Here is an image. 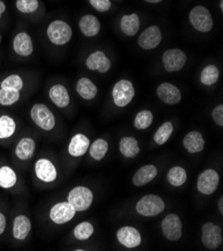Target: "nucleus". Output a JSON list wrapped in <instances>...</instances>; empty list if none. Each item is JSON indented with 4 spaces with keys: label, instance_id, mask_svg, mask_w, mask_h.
Segmentation results:
<instances>
[{
    "label": "nucleus",
    "instance_id": "1",
    "mask_svg": "<svg viewBox=\"0 0 223 251\" xmlns=\"http://www.w3.org/2000/svg\"><path fill=\"white\" fill-rule=\"evenodd\" d=\"M24 80L17 73L9 74L0 81V105L11 106L19 101Z\"/></svg>",
    "mask_w": 223,
    "mask_h": 251
},
{
    "label": "nucleus",
    "instance_id": "2",
    "mask_svg": "<svg viewBox=\"0 0 223 251\" xmlns=\"http://www.w3.org/2000/svg\"><path fill=\"white\" fill-rule=\"evenodd\" d=\"M72 35L71 26L62 19L52 20L46 27V36L50 43L55 46L66 45L71 40Z\"/></svg>",
    "mask_w": 223,
    "mask_h": 251
},
{
    "label": "nucleus",
    "instance_id": "3",
    "mask_svg": "<svg viewBox=\"0 0 223 251\" xmlns=\"http://www.w3.org/2000/svg\"><path fill=\"white\" fill-rule=\"evenodd\" d=\"M30 118L33 123L43 131H51L56 125L53 112L43 103H35L30 108Z\"/></svg>",
    "mask_w": 223,
    "mask_h": 251
},
{
    "label": "nucleus",
    "instance_id": "4",
    "mask_svg": "<svg viewBox=\"0 0 223 251\" xmlns=\"http://www.w3.org/2000/svg\"><path fill=\"white\" fill-rule=\"evenodd\" d=\"M189 21L193 28L199 32H209L213 28V18L210 11L202 5L194 6L189 12Z\"/></svg>",
    "mask_w": 223,
    "mask_h": 251
},
{
    "label": "nucleus",
    "instance_id": "5",
    "mask_svg": "<svg viewBox=\"0 0 223 251\" xmlns=\"http://www.w3.org/2000/svg\"><path fill=\"white\" fill-rule=\"evenodd\" d=\"M67 201L76 210V212L85 211L92 204L93 193L85 186H76L69 191Z\"/></svg>",
    "mask_w": 223,
    "mask_h": 251
},
{
    "label": "nucleus",
    "instance_id": "6",
    "mask_svg": "<svg viewBox=\"0 0 223 251\" xmlns=\"http://www.w3.org/2000/svg\"><path fill=\"white\" fill-rule=\"evenodd\" d=\"M165 208L164 201L161 197L155 194H147L143 196L136 204L138 214L145 217H152L161 213Z\"/></svg>",
    "mask_w": 223,
    "mask_h": 251
},
{
    "label": "nucleus",
    "instance_id": "7",
    "mask_svg": "<svg viewBox=\"0 0 223 251\" xmlns=\"http://www.w3.org/2000/svg\"><path fill=\"white\" fill-rule=\"evenodd\" d=\"M135 95V89L131 81L121 79L116 82L112 89L113 102L118 107H125L131 101Z\"/></svg>",
    "mask_w": 223,
    "mask_h": 251
},
{
    "label": "nucleus",
    "instance_id": "8",
    "mask_svg": "<svg viewBox=\"0 0 223 251\" xmlns=\"http://www.w3.org/2000/svg\"><path fill=\"white\" fill-rule=\"evenodd\" d=\"M201 241L207 249H217L223 241L222 229L213 222H206L201 228Z\"/></svg>",
    "mask_w": 223,
    "mask_h": 251
},
{
    "label": "nucleus",
    "instance_id": "9",
    "mask_svg": "<svg viewBox=\"0 0 223 251\" xmlns=\"http://www.w3.org/2000/svg\"><path fill=\"white\" fill-rule=\"evenodd\" d=\"M161 229L164 237L169 241H177L182 236V222L178 215L168 214L161 222Z\"/></svg>",
    "mask_w": 223,
    "mask_h": 251
},
{
    "label": "nucleus",
    "instance_id": "10",
    "mask_svg": "<svg viewBox=\"0 0 223 251\" xmlns=\"http://www.w3.org/2000/svg\"><path fill=\"white\" fill-rule=\"evenodd\" d=\"M187 60L184 51L178 48L168 49L162 55V62L164 68L168 72H176L181 70Z\"/></svg>",
    "mask_w": 223,
    "mask_h": 251
},
{
    "label": "nucleus",
    "instance_id": "11",
    "mask_svg": "<svg viewBox=\"0 0 223 251\" xmlns=\"http://www.w3.org/2000/svg\"><path fill=\"white\" fill-rule=\"evenodd\" d=\"M219 185V175L214 169H206L199 174L197 179V189L204 195L213 194Z\"/></svg>",
    "mask_w": 223,
    "mask_h": 251
},
{
    "label": "nucleus",
    "instance_id": "12",
    "mask_svg": "<svg viewBox=\"0 0 223 251\" xmlns=\"http://www.w3.org/2000/svg\"><path fill=\"white\" fill-rule=\"evenodd\" d=\"M75 214L76 210L68 201H61L51 207L49 211V218L53 223L61 225L72 220Z\"/></svg>",
    "mask_w": 223,
    "mask_h": 251
},
{
    "label": "nucleus",
    "instance_id": "13",
    "mask_svg": "<svg viewBox=\"0 0 223 251\" xmlns=\"http://www.w3.org/2000/svg\"><path fill=\"white\" fill-rule=\"evenodd\" d=\"M36 177L45 183L54 182L57 178V169L53 162L47 158H39L34 165Z\"/></svg>",
    "mask_w": 223,
    "mask_h": 251
},
{
    "label": "nucleus",
    "instance_id": "14",
    "mask_svg": "<svg viewBox=\"0 0 223 251\" xmlns=\"http://www.w3.org/2000/svg\"><path fill=\"white\" fill-rule=\"evenodd\" d=\"M12 48L16 55L21 57H28L33 53L34 46L33 39L25 31H21L15 34L12 40Z\"/></svg>",
    "mask_w": 223,
    "mask_h": 251
},
{
    "label": "nucleus",
    "instance_id": "15",
    "mask_svg": "<svg viewBox=\"0 0 223 251\" xmlns=\"http://www.w3.org/2000/svg\"><path fill=\"white\" fill-rule=\"evenodd\" d=\"M162 40V34L157 25H151L147 27L138 37V45L145 50H151L156 48Z\"/></svg>",
    "mask_w": 223,
    "mask_h": 251
},
{
    "label": "nucleus",
    "instance_id": "16",
    "mask_svg": "<svg viewBox=\"0 0 223 251\" xmlns=\"http://www.w3.org/2000/svg\"><path fill=\"white\" fill-rule=\"evenodd\" d=\"M158 98L165 104L175 105L181 101V91L178 87L169 82L161 83L156 90Z\"/></svg>",
    "mask_w": 223,
    "mask_h": 251
},
{
    "label": "nucleus",
    "instance_id": "17",
    "mask_svg": "<svg viewBox=\"0 0 223 251\" xmlns=\"http://www.w3.org/2000/svg\"><path fill=\"white\" fill-rule=\"evenodd\" d=\"M86 67L92 71L106 73L111 68V61L101 50H96L86 58Z\"/></svg>",
    "mask_w": 223,
    "mask_h": 251
},
{
    "label": "nucleus",
    "instance_id": "18",
    "mask_svg": "<svg viewBox=\"0 0 223 251\" xmlns=\"http://www.w3.org/2000/svg\"><path fill=\"white\" fill-rule=\"evenodd\" d=\"M116 236L118 242L127 248H135L141 244V234L132 226H123L119 228Z\"/></svg>",
    "mask_w": 223,
    "mask_h": 251
},
{
    "label": "nucleus",
    "instance_id": "19",
    "mask_svg": "<svg viewBox=\"0 0 223 251\" xmlns=\"http://www.w3.org/2000/svg\"><path fill=\"white\" fill-rule=\"evenodd\" d=\"M48 96L51 102L58 108H66L70 104L68 89L63 84H53L48 90Z\"/></svg>",
    "mask_w": 223,
    "mask_h": 251
},
{
    "label": "nucleus",
    "instance_id": "20",
    "mask_svg": "<svg viewBox=\"0 0 223 251\" xmlns=\"http://www.w3.org/2000/svg\"><path fill=\"white\" fill-rule=\"evenodd\" d=\"M32 228L30 219L24 214L17 215L12 224V234L16 240H25Z\"/></svg>",
    "mask_w": 223,
    "mask_h": 251
},
{
    "label": "nucleus",
    "instance_id": "21",
    "mask_svg": "<svg viewBox=\"0 0 223 251\" xmlns=\"http://www.w3.org/2000/svg\"><path fill=\"white\" fill-rule=\"evenodd\" d=\"M89 138L82 133H77L70 139L68 145V153L72 157L83 156L89 149Z\"/></svg>",
    "mask_w": 223,
    "mask_h": 251
},
{
    "label": "nucleus",
    "instance_id": "22",
    "mask_svg": "<svg viewBox=\"0 0 223 251\" xmlns=\"http://www.w3.org/2000/svg\"><path fill=\"white\" fill-rule=\"evenodd\" d=\"M81 33L86 37H94L100 31L101 25L99 19L92 14L83 15L78 22Z\"/></svg>",
    "mask_w": 223,
    "mask_h": 251
},
{
    "label": "nucleus",
    "instance_id": "23",
    "mask_svg": "<svg viewBox=\"0 0 223 251\" xmlns=\"http://www.w3.org/2000/svg\"><path fill=\"white\" fill-rule=\"evenodd\" d=\"M36 142L31 137L21 138L15 147V155L19 160L27 161L34 156Z\"/></svg>",
    "mask_w": 223,
    "mask_h": 251
},
{
    "label": "nucleus",
    "instance_id": "24",
    "mask_svg": "<svg viewBox=\"0 0 223 251\" xmlns=\"http://www.w3.org/2000/svg\"><path fill=\"white\" fill-rule=\"evenodd\" d=\"M205 141L200 132L190 131L183 138V146L189 153L201 152L204 149Z\"/></svg>",
    "mask_w": 223,
    "mask_h": 251
},
{
    "label": "nucleus",
    "instance_id": "25",
    "mask_svg": "<svg viewBox=\"0 0 223 251\" xmlns=\"http://www.w3.org/2000/svg\"><path fill=\"white\" fill-rule=\"evenodd\" d=\"M157 175V167L149 164L140 167L133 176V184L135 186H143L153 180Z\"/></svg>",
    "mask_w": 223,
    "mask_h": 251
},
{
    "label": "nucleus",
    "instance_id": "26",
    "mask_svg": "<svg viewBox=\"0 0 223 251\" xmlns=\"http://www.w3.org/2000/svg\"><path fill=\"white\" fill-rule=\"evenodd\" d=\"M140 28V19L136 13L125 14L120 19V29L126 36H134Z\"/></svg>",
    "mask_w": 223,
    "mask_h": 251
},
{
    "label": "nucleus",
    "instance_id": "27",
    "mask_svg": "<svg viewBox=\"0 0 223 251\" xmlns=\"http://www.w3.org/2000/svg\"><path fill=\"white\" fill-rule=\"evenodd\" d=\"M120 153L126 158H134L140 152L137 140L134 137H122L119 141Z\"/></svg>",
    "mask_w": 223,
    "mask_h": 251
},
{
    "label": "nucleus",
    "instance_id": "28",
    "mask_svg": "<svg viewBox=\"0 0 223 251\" xmlns=\"http://www.w3.org/2000/svg\"><path fill=\"white\" fill-rule=\"evenodd\" d=\"M76 91L81 98L92 100L97 95L98 88L89 78L81 77L76 83Z\"/></svg>",
    "mask_w": 223,
    "mask_h": 251
},
{
    "label": "nucleus",
    "instance_id": "29",
    "mask_svg": "<svg viewBox=\"0 0 223 251\" xmlns=\"http://www.w3.org/2000/svg\"><path fill=\"white\" fill-rule=\"evenodd\" d=\"M16 121L7 114L0 115V140L8 139L16 132Z\"/></svg>",
    "mask_w": 223,
    "mask_h": 251
},
{
    "label": "nucleus",
    "instance_id": "30",
    "mask_svg": "<svg viewBox=\"0 0 223 251\" xmlns=\"http://www.w3.org/2000/svg\"><path fill=\"white\" fill-rule=\"evenodd\" d=\"M17 183V174L8 165L0 167V187L3 189H10Z\"/></svg>",
    "mask_w": 223,
    "mask_h": 251
},
{
    "label": "nucleus",
    "instance_id": "31",
    "mask_svg": "<svg viewBox=\"0 0 223 251\" xmlns=\"http://www.w3.org/2000/svg\"><path fill=\"white\" fill-rule=\"evenodd\" d=\"M167 181L175 187L183 185L187 180L186 170L180 166H174L168 170L167 172Z\"/></svg>",
    "mask_w": 223,
    "mask_h": 251
},
{
    "label": "nucleus",
    "instance_id": "32",
    "mask_svg": "<svg viewBox=\"0 0 223 251\" xmlns=\"http://www.w3.org/2000/svg\"><path fill=\"white\" fill-rule=\"evenodd\" d=\"M108 151V143L105 139L98 138L89 147L90 156L97 161L102 160Z\"/></svg>",
    "mask_w": 223,
    "mask_h": 251
},
{
    "label": "nucleus",
    "instance_id": "33",
    "mask_svg": "<svg viewBox=\"0 0 223 251\" xmlns=\"http://www.w3.org/2000/svg\"><path fill=\"white\" fill-rule=\"evenodd\" d=\"M219 70L217 66L209 64L205 66L200 73V81L205 86H212L218 81Z\"/></svg>",
    "mask_w": 223,
    "mask_h": 251
},
{
    "label": "nucleus",
    "instance_id": "34",
    "mask_svg": "<svg viewBox=\"0 0 223 251\" xmlns=\"http://www.w3.org/2000/svg\"><path fill=\"white\" fill-rule=\"evenodd\" d=\"M15 8L23 15H31L40 8L39 0H15Z\"/></svg>",
    "mask_w": 223,
    "mask_h": 251
},
{
    "label": "nucleus",
    "instance_id": "35",
    "mask_svg": "<svg viewBox=\"0 0 223 251\" xmlns=\"http://www.w3.org/2000/svg\"><path fill=\"white\" fill-rule=\"evenodd\" d=\"M153 122V113L150 110H141L134 118V127L136 129H146Z\"/></svg>",
    "mask_w": 223,
    "mask_h": 251
},
{
    "label": "nucleus",
    "instance_id": "36",
    "mask_svg": "<svg viewBox=\"0 0 223 251\" xmlns=\"http://www.w3.org/2000/svg\"><path fill=\"white\" fill-rule=\"evenodd\" d=\"M173 124L170 121H166L164 122L161 126L157 129V131L155 132L153 139L154 142L158 145H162L164 143H166L168 141V139L170 138L172 132H173Z\"/></svg>",
    "mask_w": 223,
    "mask_h": 251
},
{
    "label": "nucleus",
    "instance_id": "37",
    "mask_svg": "<svg viewBox=\"0 0 223 251\" xmlns=\"http://www.w3.org/2000/svg\"><path fill=\"white\" fill-rule=\"evenodd\" d=\"M93 232V225L90 222L83 221L77 224L75 228L73 229V236L78 240H87L92 236Z\"/></svg>",
    "mask_w": 223,
    "mask_h": 251
},
{
    "label": "nucleus",
    "instance_id": "38",
    "mask_svg": "<svg viewBox=\"0 0 223 251\" xmlns=\"http://www.w3.org/2000/svg\"><path fill=\"white\" fill-rule=\"evenodd\" d=\"M89 3L99 12H105L111 8L110 0H89Z\"/></svg>",
    "mask_w": 223,
    "mask_h": 251
},
{
    "label": "nucleus",
    "instance_id": "39",
    "mask_svg": "<svg viewBox=\"0 0 223 251\" xmlns=\"http://www.w3.org/2000/svg\"><path fill=\"white\" fill-rule=\"evenodd\" d=\"M212 119L218 125V126H223V105L219 104L212 110Z\"/></svg>",
    "mask_w": 223,
    "mask_h": 251
},
{
    "label": "nucleus",
    "instance_id": "40",
    "mask_svg": "<svg viewBox=\"0 0 223 251\" xmlns=\"http://www.w3.org/2000/svg\"><path fill=\"white\" fill-rule=\"evenodd\" d=\"M6 229V216L0 211V236H1Z\"/></svg>",
    "mask_w": 223,
    "mask_h": 251
},
{
    "label": "nucleus",
    "instance_id": "41",
    "mask_svg": "<svg viewBox=\"0 0 223 251\" xmlns=\"http://www.w3.org/2000/svg\"><path fill=\"white\" fill-rule=\"evenodd\" d=\"M6 3L3 1V0H0V19L2 18L3 14L6 12Z\"/></svg>",
    "mask_w": 223,
    "mask_h": 251
},
{
    "label": "nucleus",
    "instance_id": "42",
    "mask_svg": "<svg viewBox=\"0 0 223 251\" xmlns=\"http://www.w3.org/2000/svg\"><path fill=\"white\" fill-rule=\"evenodd\" d=\"M218 209L220 211V213H223V196H221L219 198V201H218Z\"/></svg>",
    "mask_w": 223,
    "mask_h": 251
},
{
    "label": "nucleus",
    "instance_id": "43",
    "mask_svg": "<svg viewBox=\"0 0 223 251\" xmlns=\"http://www.w3.org/2000/svg\"><path fill=\"white\" fill-rule=\"evenodd\" d=\"M145 1L148 3H151V4H157V3H160L162 0H145Z\"/></svg>",
    "mask_w": 223,
    "mask_h": 251
},
{
    "label": "nucleus",
    "instance_id": "44",
    "mask_svg": "<svg viewBox=\"0 0 223 251\" xmlns=\"http://www.w3.org/2000/svg\"><path fill=\"white\" fill-rule=\"evenodd\" d=\"M219 6H220V9H221V10H223V0H220V4H219Z\"/></svg>",
    "mask_w": 223,
    "mask_h": 251
}]
</instances>
